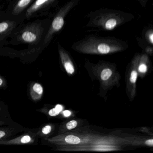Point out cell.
<instances>
[{"label": "cell", "instance_id": "obj_22", "mask_svg": "<svg viewBox=\"0 0 153 153\" xmlns=\"http://www.w3.org/2000/svg\"><path fill=\"white\" fill-rule=\"evenodd\" d=\"M4 85V80L3 79L2 77L0 76V88H1V87Z\"/></svg>", "mask_w": 153, "mask_h": 153}, {"label": "cell", "instance_id": "obj_21", "mask_svg": "<svg viewBox=\"0 0 153 153\" xmlns=\"http://www.w3.org/2000/svg\"><path fill=\"white\" fill-rule=\"evenodd\" d=\"M71 114V113L68 110H66V111H64V112H63V114L65 117H69V116H70Z\"/></svg>", "mask_w": 153, "mask_h": 153}, {"label": "cell", "instance_id": "obj_1", "mask_svg": "<svg viewBox=\"0 0 153 153\" xmlns=\"http://www.w3.org/2000/svg\"><path fill=\"white\" fill-rule=\"evenodd\" d=\"M126 46L124 42L114 38L91 35L75 43L72 48L82 53L106 54L121 51Z\"/></svg>", "mask_w": 153, "mask_h": 153}, {"label": "cell", "instance_id": "obj_10", "mask_svg": "<svg viewBox=\"0 0 153 153\" xmlns=\"http://www.w3.org/2000/svg\"><path fill=\"white\" fill-rule=\"evenodd\" d=\"M30 96L33 101L40 100L43 94V88L42 85L39 83H35L32 85L30 88Z\"/></svg>", "mask_w": 153, "mask_h": 153}, {"label": "cell", "instance_id": "obj_13", "mask_svg": "<svg viewBox=\"0 0 153 153\" xmlns=\"http://www.w3.org/2000/svg\"><path fill=\"white\" fill-rule=\"evenodd\" d=\"M137 78V72L136 69L133 70L131 73L130 77V81L131 83L134 84L136 83Z\"/></svg>", "mask_w": 153, "mask_h": 153}, {"label": "cell", "instance_id": "obj_8", "mask_svg": "<svg viewBox=\"0 0 153 153\" xmlns=\"http://www.w3.org/2000/svg\"><path fill=\"white\" fill-rule=\"evenodd\" d=\"M54 0H36L27 10L26 16L29 17L40 10L52 3Z\"/></svg>", "mask_w": 153, "mask_h": 153}, {"label": "cell", "instance_id": "obj_7", "mask_svg": "<svg viewBox=\"0 0 153 153\" xmlns=\"http://www.w3.org/2000/svg\"><path fill=\"white\" fill-rule=\"evenodd\" d=\"M59 52L62 64L66 71L68 74H72L74 72V66L70 59L68 54L60 45H59Z\"/></svg>", "mask_w": 153, "mask_h": 153}, {"label": "cell", "instance_id": "obj_11", "mask_svg": "<svg viewBox=\"0 0 153 153\" xmlns=\"http://www.w3.org/2000/svg\"><path fill=\"white\" fill-rule=\"evenodd\" d=\"M33 0H19L12 11V15L16 16L21 13Z\"/></svg>", "mask_w": 153, "mask_h": 153}, {"label": "cell", "instance_id": "obj_6", "mask_svg": "<svg viewBox=\"0 0 153 153\" xmlns=\"http://www.w3.org/2000/svg\"><path fill=\"white\" fill-rule=\"evenodd\" d=\"M34 141V139L31 135L25 134L10 140H1L0 141V145L6 146L24 145L33 143Z\"/></svg>", "mask_w": 153, "mask_h": 153}, {"label": "cell", "instance_id": "obj_20", "mask_svg": "<svg viewBox=\"0 0 153 153\" xmlns=\"http://www.w3.org/2000/svg\"><path fill=\"white\" fill-rule=\"evenodd\" d=\"M6 135H7V134H6L5 131L3 130H0V139L4 137Z\"/></svg>", "mask_w": 153, "mask_h": 153}, {"label": "cell", "instance_id": "obj_17", "mask_svg": "<svg viewBox=\"0 0 153 153\" xmlns=\"http://www.w3.org/2000/svg\"><path fill=\"white\" fill-rule=\"evenodd\" d=\"M59 112L56 110V108H53V109L50 110L49 112V115L51 116H55L58 115Z\"/></svg>", "mask_w": 153, "mask_h": 153}, {"label": "cell", "instance_id": "obj_18", "mask_svg": "<svg viewBox=\"0 0 153 153\" xmlns=\"http://www.w3.org/2000/svg\"><path fill=\"white\" fill-rule=\"evenodd\" d=\"M146 145L148 146H153V139L148 140L146 141Z\"/></svg>", "mask_w": 153, "mask_h": 153}, {"label": "cell", "instance_id": "obj_16", "mask_svg": "<svg viewBox=\"0 0 153 153\" xmlns=\"http://www.w3.org/2000/svg\"><path fill=\"white\" fill-rule=\"evenodd\" d=\"M147 39L151 44H153V30H149L146 33V35Z\"/></svg>", "mask_w": 153, "mask_h": 153}, {"label": "cell", "instance_id": "obj_3", "mask_svg": "<svg viewBox=\"0 0 153 153\" xmlns=\"http://www.w3.org/2000/svg\"><path fill=\"white\" fill-rule=\"evenodd\" d=\"M79 1V0H71L60 9L53 20L51 27L45 36V44L51 42L54 34L62 29L64 25L65 17Z\"/></svg>", "mask_w": 153, "mask_h": 153}, {"label": "cell", "instance_id": "obj_2", "mask_svg": "<svg viewBox=\"0 0 153 153\" xmlns=\"http://www.w3.org/2000/svg\"><path fill=\"white\" fill-rule=\"evenodd\" d=\"M87 26L96 27L105 31H111L133 18L131 14L113 10H99L91 12Z\"/></svg>", "mask_w": 153, "mask_h": 153}, {"label": "cell", "instance_id": "obj_24", "mask_svg": "<svg viewBox=\"0 0 153 153\" xmlns=\"http://www.w3.org/2000/svg\"><path fill=\"white\" fill-rule=\"evenodd\" d=\"M4 124H5V122L2 121L1 120H0V126L4 125Z\"/></svg>", "mask_w": 153, "mask_h": 153}, {"label": "cell", "instance_id": "obj_19", "mask_svg": "<svg viewBox=\"0 0 153 153\" xmlns=\"http://www.w3.org/2000/svg\"><path fill=\"white\" fill-rule=\"evenodd\" d=\"M56 108V110L59 112H60L62 111V109H63V108H62V106L60 105H56L55 107Z\"/></svg>", "mask_w": 153, "mask_h": 153}, {"label": "cell", "instance_id": "obj_9", "mask_svg": "<svg viewBox=\"0 0 153 153\" xmlns=\"http://www.w3.org/2000/svg\"><path fill=\"white\" fill-rule=\"evenodd\" d=\"M14 21H3L0 23V41L9 34L16 27Z\"/></svg>", "mask_w": 153, "mask_h": 153}, {"label": "cell", "instance_id": "obj_14", "mask_svg": "<svg viewBox=\"0 0 153 153\" xmlns=\"http://www.w3.org/2000/svg\"><path fill=\"white\" fill-rule=\"evenodd\" d=\"M77 124V122L76 120H71L70 121L68 122L66 124V128H67L68 130L72 129L75 128L76 127Z\"/></svg>", "mask_w": 153, "mask_h": 153}, {"label": "cell", "instance_id": "obj_23", "mask_svg": "<svg viewBox=\"0 0 153 153\" xmlns=\"http://www.w3.org/2000/svg\"><path fill=\"white\" fill-rule=\"evenodd\" d=\"M138 1L141 3V5H143L146 4V2L147 0H138Z\"/></svg>", "mask_w": 153, "mask_h": 153}, {"label": "cell", "instance_id": "obj_15", "mask_svg": "<svg viewBox=\"0 0 153 153\" xmlns=\"http://www.w3.org/2000/svg\"><path fill=\"white\" fill-rule=\"evenodd\" d=\"M52 126L50 125H47L44 127L42 130V133L44 135H48L51 133L52 131Z\"/></svg>", "mask_w": 153, "mask_h": 153}, {"label": "cell", "instance_id": "obj_25", "mask_svg": "<svg viewBox=\"0 0 153 153\" xmlns=\"http://www.w3.org/2000/svg\"><path fill=\"white\" fill-rule=\"evenodd\" d=\"M1 106H0V111H1Z\"/></svg>", "mask_w": 153, "mask_h": 153}, {"label": "cell", "instance_id": "obj_5", "mask_svg": "<svg viewBox=\"0 0 153 153\" xmlns=\"http://www.w3.org/2000/svg\"><path fill=\"white\" fill-rule=\"evenodd\" d=\"M48 140L51 143L60 146L65 144L77 145L82 142V140L80 138L73 135L66 136L64 135H59L49 139Z\"/></svg>", "mask_w": 153, "mask_h": 153}, {"label": "cell", "instance_id": "obj_12", "mask_svg": "<svg viewBox=\"0 0 153 153\" xmlns=\"http://www.w3.org/2000/svg\"><path fill=\"white\" fill-rule=\"evenodd\" d=\"M112 71L108 68H106L102 71L101 73V78L103 81H105L108 80L111 76Z\"/></svg>", "mask_w": 153, "mask_h": 153}, {"label": "cell", "instance_id": "obj_4", "mask_svg": "<svg viewBox=\"0 0 153 153\" xmlns=\"http://www.w3.org/2000/svg\"><path fill=\"white\" fill-rule=\"evenodd\" d=\"M43 28L40 24L33 23L25 27L18 36L19 41L29 44H36L40 42Z\"/></svg>", "mask_w": 153, "mask_h": 153}]
</instances>
